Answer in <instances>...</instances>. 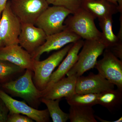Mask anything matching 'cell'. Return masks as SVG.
I'll return each mask as SVG.
<instances>
[{
	"label": "cell",
	"instance_id": "obj_1",
	"mask_svg": "<svg viewBox=\"0 0 122 122\" xmlns=\"http://www.w3.org/2000/svg\"><path fill=\"white\" fill-rule=\"evenodd\" d=\"M95 19L81 8L72 15H68L64 22L65 29L75 33L85 40H99L102 32L95 25Z\"/></svg>",
	"mask_w": 122,
	"mask_h": 122
},
{
	"label": "cell",
	"instance_id": "obj_2",
	"mask_svg": "<svg viewBox=\"0 0 122 122\" xmlns=\"http://www.w3.org/2000/svg\"><path fill=\"white\" fill-rule=\"evenodd\" d=\"M82 49L78 54L76 63L68 71L67 76H82L84 73L94 68L97 59L106 49L99 40H85Z\"/></svg>",
	"mask_w": 122,
	"mask_h": 122
},
{
	"label": "cell",
	"instance_id": "obj_3",
	"mask_svg": "<svg viewBox=\"0 0 122 122\" xmlns=\"http://www.w3.org/2000/svg\"><path fill=\"white\" fill-rule=\"evenodd\" d=\"M74 44H70L44 61L33 59L34 81L41 91L46 89L53 71L62 61Z\"/></svg>",
	"mask_w": 122,
	"mask_h": 122
},
{
	"label": "cell",
	"instance_id": "obj_4",
	"mask_svg": "<svg viewBox=\"0 0 122 122\" xmlns=\"http://www.w3.org/2000/svg\"><path fill=\"white\" fill-rule=\"evenodd\" d=\"M32 71L26 69L25 73L18 79L4 83L2 87L10 93L20 97L30 105L37 103L43 96L33 82Z\"/></svg>",
	"mask_w": 122,
	"mask_h": 122
},
{
	"label": "cell",
	"instance_id": "obj_5",
	"mask_svg": "<svg viewBox=\"0 0 122 122\" xmlns=\"http://www.w3.org/2000/svg\"><path fill=\"white\" fill-rule=\"evenodd\" d=\"M71 14L72 12L64 7H49L38 18L34 25L42 29L47 36L52 35L65 29L64 21Z\"/></svg>",
	"mask_w": 122,
	"mask_h": 122
},
{
	"label": "cell",
	"instance_id": "obj_6",
	"mask_svg": "<svg viewBox=\"0 0 122 122\" xmlns=\"http://www.w3.org/2000/svg\"><path fill=\"white\" fill-rule=\"evenodd\" d=\"M21 24L11 10L9 0L0 18V48L19 45Z\"/></svg>",
	"mask_w": 122,
	"mask_h": 122
},
{
	"label": "cell",
	"instance_id": "obj_7",
	"mask_svg": "<svg viewBox=\"0 0 122 122\" xmlns=\"http://www.w3.org/2000/svg\"><path fill=\"white\" fill-rule=\"evenodd\" d=\"M10 8L21 23L34 25L35 21L48 7L46 0H10Z\"/></svg>",
	"mask_w": 122,
	"mask_h": 122
},
{
	"label": "cell",
	"instance_id": "obj_8",
	"mask_svg": "<svg viewBox=\"0 0 122 122\" xmlns=\"http://www.w3.org/2000/svg\"><path fill=\"white\" fill-rule=\"evenodd\" d=\"M103 53V58L97 61L95 67L100 75L122 90V61L107 49Z\"/></svg>",
	"mask_w": 122,
	"mask_h": 122
},
{
	"label": "cell",
	"instance_id": "obj_9",
	"mask_svg": "<svg viewBox=\"0 0 122 122\" xmlns=\"http://www.w3.org/2000/svg\"><path fill=\"white\" fill-rule=\"evenodd\" d=\"M81 39L75 33L65 29L60 32L47 36L45 43L30 54L33 59L39 60L44 53L59 50L66 45L74 44Z\"/></svg>",
	"mask_w": 122,
	"mask_h": 122
},
{
	"label": "cell",
	"instance_id": "obj_10",
	"mask_svg": "<svg viewBox=\"0 0 122 122\" xmlns=\"http://www.w3.org/2000/svg\"><path fill=\"white\" fill-rule=\"evenodd\" d=\"M0 99L7 107L10 113L22 114L37 122H49L50 114L48 109L38 110L34 109L25 103L13 98L1 90Z\"/></svg>",
	"mask_w": 122,
	"mask_h": 122
},
{
	"label": "cell",
	"instance_id": "obj_11",
	"mask_svg": "<svg viewBox=\"0 0 122 122\" xmlns=\"http://www.w3.org/2000/svg\"><path fill=\"white\" fill-rule=\"evenodd\" d=\"M114 88V85L99 74L91 73L87 76L77 78L75 92L78 94H99Z\"/></svg>",
	"mask_w": 122,
	"mask_h": 122
},
{
	"label": "cell",
	"instance_id": "obj_12",
	"mask_svg": "<svg viewBox=\"0 0 122 122\" xmlns=\"http://www.w3.org/2000/svg\"><path fill=\"white\" fill-rule=\"evenodd\" d=\"M46 36L44 30L33 24L21 23L19 45L31 54L45 43Z\"/></svg>",
	"mask_w": 122,
	"mask_h": 122
},
{
	"label": "cell",
	"instance_id": "obj_13",
	"mask_svg": "<svg viewBox=\"0 0 122 122\" xmlns=\"http://www.w3.org/2000/svg\"><path fill=\"white\" fill-rule=\"evenodd\" d=\"M0 60L7 61L24 69L33 72V59L30 54L19 45L0 48Z\"/></svg>",
	"mask_w": 122,
	"mask_h": 122
},
{
	"label": "cell",
	"instance_id": "obj_14",
	"mask_svg": "<svg viewBox=\"0 0 122 122\" xmlns=\"http://www.w3.org/2000/svg\"><path fill=\"white\" fill-rule=\"evenodd\" d=\"M84 41L81 39L73 44L68 51L66 55L67 56L59 65L57 69L52 73L47 86L42 91L43 94L53 84L65 77L68 71L76 63L77 60L79 52L83 45Z\"/></svg>",
	"mask_w": 122,
	"mask_h": 122
},
{
	"label": "cell",
	"instance_id": "obj_15",
	"mask_svg": "<svg viewBox=\"0 0 122 122\" xmlns=\"http://www.w3.org/2000/svg\"><path fill=\"white\" fill-rule=\"evenodd\" d=\"M77 78L73 75L64 77L53 84L42 98L56 100L71 96L75 93Z\"/></svg>",
	"mask_w": 122,
	"mask_h": 122
},
{
	"label": "cell",
	"instance_id": "obj_16",
	"mask_svg": "<svg viewBox=\"0 0 122 122\" xmlns=\"http://www.w3.org/2000/svg\"><path fill=\"white\" fill-rule=\"evenodd\" d=\"M81 8L95 19L112 16L119 12L118 5L107 0H83Z\"/></svg>",
	"mask_w": 122,
	"mask_h": 122
},
{
	"label": "cell",
	"instance_id": "obj_17",
	"mask_svg": "<svg viewBox=\"0 0 122 122\" xmlns=\"http://www.w3.org/2000/svg\"><path fill=\"white\" fill-rule=\"evenodd\" d=\"M99 25L102 32L100 41L104 44L106 49H110L120 43L122 41L119 39L117 36L113 31V21L112 16L98 19Z\"/></svg>",
	"mask_w": 122,
	"mask_h": 122
},
{
	"label": "cell",
	"instance_id": "obj_18",
	"mask_svg": "<svg viewBox=\"0 0 122 122\" xmlns=\"http://www.w3.org/2000/svg\"><path fill=\"white\" fill-rule=\"evenodd\" d=\"M122 103V90H110L99 94L97 105L113 111L120 107Z\"/></svg>",
	"mask_w": 122,
	"mask_h": 122
},
{
	"label": "cell",
	"instance_id": "obj_19",
	"mask_svg": "<svg viewBox=\"0 0 122 122\" xmlns=\"http://www.w3.org/2000/svg\"><path fill=\"white\" fill-rule=\"evenodd\" d=\"M69 119L71 122H97L92 107L70 106Z\"/></svg>",
	"mask_w": 122,
	"mask_h": 122
},
{
	"label": "cell",
	"instance_id": "obj_20",
	"mask_svg": "<svg viewBox=\"0 0 122 122\" xmlns=\"http://www.w3.org/2000/svg\"><path fill=\"white\" fill-rule=\"evenodd\" d=\"M41 101L47 107L49 113L54 122H66L69 119V114L63 112L59 106L61 99L52 100L41 98Z\"/></svg>",
	"mask_w": 122,
	"mask_h": 122
},
{
	"label": "cell",
	"instance_id": "obj_21",
	"mask_svg": "<svg viewBox=\"0 0 122 122\" xmlns=\"http://www.w3.org/2000/svg\"><path fill=\"white\" fill-rule=\"evenodd\" d=\"M99 94H78L75 93L65 98L70 106H81L92 107L97 105Z\"/></svg>",
	"mask_w": 122,
	"mask_h": 122
},
{
	"label": "cell",
	"instance_id": "obj_22",
	"mask_svg": "<svg viewBox=\"0 0 122 122\" xmlns=\"http://www.w3.org/2000/svg\"><path fill=\"white\" fill-rule=\"evenodd\" d=\"M24 69L7 61L0 60V81H5Z\"/></svg>",
	"mask_w": 122,
	"mask_h": 122
},
{
	"label": "cell",
	"instance_id": "obj_23",
	"mask_svg": "<svg viewBox=\"0 0 122 122\" xmlns=\"http://www.w3.org/2000/svg\"><path fill=\"white\" fill-rule=\"evenodd\" d=\"M49 5L61 6L66 8L72 12V14L81 8L83 0H46Z\"/></svg>",
	"mask_w": 122,
	"mask_h": 122
},
{
	"label": "cell",
	"instance_id": "obj_24",
	"mask_svg": "<svg viewBox=\"0 0 122 122\" xmlns=\"http://www.w3.org/2000/svg\"><path fill=\"white\" fill-rule=\"evenodd\" d=\"M8 122H33V120L28 117L20 114L10 113L8 116Z\"/></svg>",
	"mask_w": 122,
	"mask_h": 122
},
{
	"label": "cell",
	"instance_id": "obj_25",
	"mask_svg": "<svg viewBox=\"0 0 122 122\" xmlns=\"http://www.w3.org/2000/svg\"><path fill=\"white\" fill-rule=\"evenodd\" d=\"M9 112L7 107L0 99V122H7Z\"/></svg>",
	"mask_w": 122,
	"mask_h": 122
},
{
	"label": "cell",
	"instance_id": "obj_26",
	"mask_svg": "<svg viewBox=\"0 0 122 122\" xmlns=\"http://www.w3.org/2000/svg\"><path fill=\"white\" fill-rule=\"evenodd\" d=\"M9 0H0V18L1 17L2 11L4 9Z\"/></svg>",
	"mask_w": 122,
	"mask_h": 122
},
{
	"label": "cell",
	"instance_id": "obj_27",
	"mask_svg": "<svg viewBox=\"0 0 122 122\" xmlns=\"http://www.w3.org/2000/svg\"><path fill=\"white\" fill-rule=\"evenodd\" d=\"M107 0L109 1H110V2H113L114 4L118 5V2L119 1L121 0Z\"/></svg>",
	"mask_w": 122,
	"mask_h": 122
}]
</instances>
